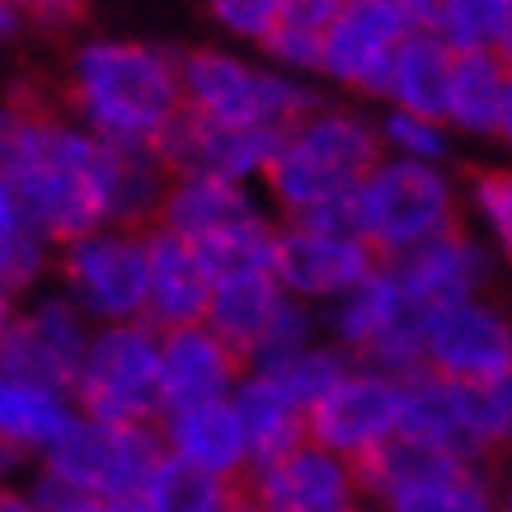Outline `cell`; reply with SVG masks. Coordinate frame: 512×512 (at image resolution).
<instances>
[{
  "label": "cell",
  "instance_id": "26",
  "mask_svg": "<svg viewBox=\"0 0 512 512\" xmlns=\"http://www.w3.org/2000/svg\"><path fill=\"white\" fill-rule=\"evenodd\" d=\"M141 498H146V512H240L245 508V484L217 480L207 470H193L165 456Z\"/></svg>",
  "mask_w": 512,
  "mask_h": 512
},
{
  "label": "cell",
  "instance_id": "22",
  "mask_svg": "<svg viewBox=\"0 0 512 512\" xmlns=\"http://www.w3.org/2000/svg\"><path fill=\"white\" fill-rule=\"evenodd\" d=\"M76 419H80L76 395L0 376V437H5V447L15 456H38L43 461L47 451L71 433Z\"/></svg>",
  "mask_w": 512,
  "mask_h": 512
},
{
  "label": "cell",
  "instance_id": "28",
  "mask_svg": "<svg viewBox=\"0 0 512 512\" xmlns=\"http://www.w3.org/2000/svg\"><path fill=\"white\" fill-rule=\"evenodd\" d=\"M456 395H461V414H466V428L475 437L480 461H489L494 451H508L512 447V376L508 381H480V386H461L456 381Z\"/></svg>",
  "mask_w": 512,
  "mask_h": 512
},
{
  "label": "cell",
  "instance_id": "2",
  "mask_svg": "<svg viewBox=\"0 0 512 512\" xmlns=\"http://www.w3.org/2000/svg\"><path fill=\"white\" fill-rule=\"evenodd\" d=\"M381 146L386 141L376 137V127L367 118H357L348 109H325L282 141V151L268 160L264 179L273 188V198L282 202L287 221H292L320 207V202L357 193L386 165Z\"/></svg>",
  "mask_w": 512,
  "mask_h": 512
},
{
  "label": "cell",
  "instance_id": "8",
  "mask_svg": "<svg viewBox=\"0 0 512 512\" xmlns=\"http://www.w3.org/2000/svg\"><path fill=\"white\" fill-rule=\"evenodd\" d=\"M66 287L85 301V311L109 325H141L151 306V259L146 240L123 231H99L80 245H66L57 259Z\"/></svg>",
  "mask_w": 512,
  "mask_h": 512
},
{
  "label": "cell",
  "instance_id": "46",
  "mask_svg": "<svg viewBox=\"0 0 512 512\" xmlns=\"http://www.w3.org/2000/svg\"><path fill=\"white\" fill-rule=\"evenodd\" d=\"M240 512H259V508H249V503H245V508H240Z\"/></svg>",
  "mask_w": 512,
  "mask_h": 512
},
{
  "label": "cell",
  "instance_id": "10",
  "mask_svg": "<svg viewBox=\"0 0 512 512\" xmlns=\"http://www.w3.org/2000/svg\"><path fill=\"white\" fill-rule=\"evenodd\" d=\"M404 381L353 367L320 404H311V442L362 466L367 456L400 437Z\"/></svg>",
  "mask_w": 512,
  "mask_h": 512
},
{
  "label": "cell",
  "instance_id": "7",
  "mask_svg": "<svg viewBox=\"0 0 512 512\" xmlns=\"http://www.w3.org/2000/svg\"><path fill=\"white\" fill-rule=\"evenodd\" d=\"M165 456L170 451H165L160 423L156 428H118V423H99L80 414L71 433L43 456V475L76 494L99 498V503H127V498L146 494V484L156 480Z\"/></svg>",
  "mask_w": 512,
  "mask_h": 512
},
{
  "label": "cell",
  "instance_id": "23",
  "mask_svg": "<svg viewBox=\"0 0 512 512\" xmlns=\"http://www.w3.org/2000/svg\"><path fill=\"white\" fill-rule=\"evenodd\" d=\"M254 202L245 198V188L235 179H212V174H198V179H174L165 202H160V231L179 235V240H207V235L235 231L254 221Z\"/></svg>",
  "mask_w": 512,
  "mask_h": 512
},
{
  "label": "cell",
  "instance_id": "3",
  "mask_svg": "<svg viewBox=\"0 0 512 512\" xmlns=\"http://www.w3.org/2000/svg\"><path fill=\"white\" fill-rule=\"evenodd\" d=\"M362 198V240L381 264H400L409 254L466 231L461 198L437 165L419 160H386L357 188Z\"/></svg>",
  "mask_w": 512,
  "mask_h": 512
},
{
  "label": "cell",
  "instance_id": "18",
  "mask_svg": "<svg viewBox=\"0 0 512 512\" xmlns=\"http://www.w3.org/2000/svg\"><path fill=\"white\" fill-rule=\"evenodd\" d=\"M245 381V362L226 348L207 325L174 329L160 339V386H165V414L193 409V404L231 400Z\"/></svg>",
  "mask_w": 512,
  "mask_h": 512
},
{
  "label": "cell",
  "instance_id": "30",
  "mask_svg": "<svg viewBox=\"0 0 512 512\" xmlns=\"http://www.w3.org/2000/svg\"><path fill=\"white\" fill-rule=\"evenodd\" d=\"M348 372H353V357L343 353V348H306V353L292 357V362H287L282 372H273V376H278L282 386H287L296 400L311 409V404L325 400L329 390L339 386ZM264 376H268V372H264Z\"/></svg>",
  "mask_w": 512,
  "mask_h": 512
},
{
  "label": "cell",
  "instance_id": "13",
  "mask_svg": "<svg viewBox=\"0 0 512 512\" xmlns=\"http://www.w3.org/2000/svg\"><path fill=\"white\" fill-rule=\"evenodd\" d=\"M423 367L442 381L480 386L512 376V320L489 301L437 315L423 329Z\"/></svg>",
  "mask_w": 512,
  "mask_h": 512
},
{
  "label": "cell",
  "instance_id": "33",
  "mask_svg": "<svg viewBox=\"0 0 512 512\" xmlns=\"http://www.w3.org/2000/svg\"><path fill=\"white\" fill-rule=\"evenodd\" d=\"M386 141L395 146V151H404V160H419V165H437V160L447 156V132L437 123H423V118H414V113H390L386 118Z\"/></svg>",
  "mask_w": 512,
  "mask_h": 512
},
{
  "label": "cell",
  "instance_id": "41",
  "mask_svg": "<svg viewBox=\"0 0 512 512\" xmlns=\"http://www.w3.org/2000/svg\"><path fill=\"white\" fill-rule=\"evenodd\" d=\"M494 52H498V62H503V66L512 71V10H508V24H503V38H498Z\"/></svg>",
  "mask_w": 512,
  "mask_h": 512
},
{
  "label": "cell",
  "instance_id": "11",
  "mask_svg": "<svg viewBox=\"0 0 512 512\" xmlns=\"http://www.w3.org/2000/svg\"><path fill=\"white\" fill-rule=\"evenodd\" d=\"M245 503L259 512H357L367 489L353 461L306 442L273 466L249 470Z\"/></svg>",
  "mask_w": 512,
  "mask_h": 512
},
{
  "label": "cell",
  "instance_id": "25",
  "mask_svg": "<svg viewBox=\"0 0 512 512\" xmlns=\"http://www.w3.org/2000/svg\"><path fill=\"white\" fill-rule=\"evenodd\" d=\"M508 80H512V71L498 62V52H466V57H456L451 127H461L470 137H498Z\"/></svg>",
  "mask_w": 512,
  "mask_h": 512
},
{
  "label": "cell",
  "instance_id": "45",
  "mask_svg": "<svg viewBox=\"0 0 512 512\" xmlns=\"http://www.w3.org/2000/svg\"><path fill=\"white\" fill-rule=\"evenodd\" d=\"M503 512H512V489H508V494H503Z\"/></svg>",
  "mask_w": 512,
  "mask_h": 512
},
{
  "label": "cell",
  "instance_id": "27",
  "mask_svg": "<svg viewBox=\"0 0 512 512\" xmlns=\"http://www.w3.org/2000/svg\"><path fill=\"white\" fill-rule=\"evenodd\" d=\"M512 0H437V24L433 33L442 43L466 57V52H494L508 24Z\"/></svg>",
  "mask_w": 512,
  "mask_h": 512
},
{
  "label": "cell",
  "instance_id": "32",
  "mask_svg": "<svg viewBox=\"0 0 512 512\" xmlns=\"http://www.w3.org/2000/svg\"><path fill=\"white\" fill-rule=\"evenodd\" d=\"M43 235L24 226V231H0V296L24 292L38 273H43Z\"/></svg>",
  "mask_w": 512,
  "mask_h": 512
},
{
  "label": "cell",
  "instance_id": "38",
  "mask_svg": "<svg viewBox=\"0 0 512 512\" xmlns=\"http://www.w3.org/2000/svg\"><path fill=\"white\" fill-rule=\"evenodd\" d=\"M24 226H33L29 217H24V207H19V193L5 179H0V231H24Z\"/></svg>",
  "mask_w": 512,
  "mask_h": 512
},
{
  "label": "cell",
  "instance_id": "37",
  "mask_svg": "<svg viewBox=\"0 0 512 512\" xmlns=\"http://www.w3.org/2000/svg\"><path fill=\"white\" fill-rule=\"evenodd\" d=\"M19 156H24V132H19L15 113L5 109V99H0V179H5V184H10Z\"/></svg>",
  "mask_w": 512,
  "mask_h": 512
},
{
  "label": "cell",
  "instance_id": "36",
  "mask_svg": "<svg viewBox=\"0 0 512 512\" xmlns=\"http://www.w3.org/2000/svg\"><path fill=\"white\" fill-rule=\"evenodd\" d=\"M29 494L43 512H113L109 503H99V498H90V494H76V489H66V484L47 480V475H38V484H33Z\"/></svg>",
  "mask_w": 512,
  "mask_h": 512
},
{
  "label": "cell",
  "instance_id": "39",
  "mask_svg": "<svg viewBox=\"0 0 512 512\" xmlns=\"http://www.w3.org/2000/svg\"><path fill=\"white\" fill-rule=\"evenodd\" d=\"M0 512H43L33 503V494H19V489H0Z\"/></svg>",
  "mask_w": 512,
  "mask_h": 512
},
{
  "label": "cell",
  "instance_id": "44",
  "mask_svg": "<svg viewBox=\"0 0 512 512\" xmlns=\"http://www.w3.org/2000/svg\"><path fill=\"white\" fill-rule=\"evenodd\" d=\"M357 512H395V508H386V503H372V498H367V503H362Z\"/></svg>",
  "mask_w": 512,
  "mask_h": 512
},
{
  "label": "cell",
  "instance_id": "5",
  "mask_svg": "<svg viewBox=\"0 0 512 512\" xmlns=\"http://www.w3.org/2000/svg\"><path fill=\"white\" fill-rule=\"evenodd\" d=\"M179 76H184V104L198 113L235 127H268L292 137L301 123H311L315 113H325L320 94L301 90L292 80L273 71L235 62L217 47H188L179 52Z\"/></svg>",
  "mask_w": 512,
  "mask_h": 512
},
{
  "label": "cell",
  "instance_id": "1",
  "mask_svg": "<svg viewBox=\"0 0 512 512\" xmlns=\"http://www.w3.org/2000/svg\"><path fill=\"white\" fill-rule=\"evenodd\" d=\"M71 113L94 137L118 146H151L160 127L184 109L179 52L151 43H90L66 66Z\"/></svg>",
  "mask_w": 512,
  "mask_h": 512
},
{
  "label": "cell",
  "instance_id": "20",
  "mask_svg": "<svg viewBox=\"0 0 512 512\" xmlns=\"http://www.w3.org/2000/svg\"><path fill=\"white\" fill-rule=\"evenodd\" d=\"M235 419L245 428L249 442V466H273L282 456H292L296 447L311 442V409L282 386L278 376L249 372L231 395Z\"/></svg>",
  "mask_w": 512,
  "mask_h": 512
},
{
  "label": "cell",
  "instance_id": "17",
  "mask_svg": "<svg viewBox=\"0 0 512 512\" xmlns=\"http://www.w3.org/2000/svg\"><path fill=\"white\" fill-rule=\"evenodd\" d=\"M141 240H146V259H151V306H146V325L160 329V334L207 325V311H212L217 287L207 278L193 240H179V235L160 231V226H151Z\"/></svg>",
  "mask_w": 512,
  "mask_h": 512
},
{
  "label": "cell",
  "instance_id": "40",
  "mask_svg": "<svg viewBox=\"0 0 512 512\" xmlns=\"http://www.w3.org/2000/svg\"><path fill=\"white\" fill-rule=\"evenodd\" d=\"M15 311H10V296H0V348H5V339H10V334H15Z\"/></svg>",
  "mask_w": 512,
  "mask_h": 512
},
{
  "label": "cell",
  "instance_id": "19",
  "mask_svg": "<svg viewBox=\"0 0 512 512\" xmlns=\"http://www.w3.org/2000/svg\"><path fill=\"white\" fill-rule=\"evenodd\" d=\"M160 437L165 451L174 461H184L193 470H207L217 480H235L245 484L249 466V442L245 428L235 419L231 400H212V404H193V409H170L160 419Z\"/></svg>",
  "mask_w": 512,
  "mask_h": 512
},
{
  "label": "cell",
  "instance_id": "42",
  "mask_svg": "<svg viewBox=\"0 0 512 512\" xmlns=\"http://www.w3.org/2000/svg\"><path fill=\"white\" fill-rule=\"evenodd\" d=\"M498 141L512 146V80H508V99H503V123H498Z\"/></svg>",
  "mask_w": 512,
  "mask_h": 512
},
{
  "label": "cell",
  "instance_id": "31",
  "mask_svg": "<svg viewBox=\"0 0 512 512\" xmlns=\"http://www.w3.org/2000/svg\"><path fill=\"white\" fill-rule=\"evenodd\" d=\"M207 5H212L221 29L254 38L259 47L282 29V15H287V0H207Z\"/></svg>",
  "mask_w": 512,
  "mask_h": 512
},
{
  "label": "cell",
  "instance_id": "15",
  "mask_svg": "<svg viewBox=\"0 0 512 512\" xmlns=\"http://www.w3.org/2000/svg\"><path fill=\"white\" fill-rule=\"evenodd\" d=\"M390 273L400 282L409 311L419 315L423 329H428V320H437V315L480 301L494 264H489V254L470 240V231H461V235H447V240L419 249V254H409L400 264H390Z\"/></svg>",
  "mask_w": 512,
  "mask_h": 512
},
{
  "label": "cell",
  "instance_id": "43",
  "mask_svg": "<svg viewBox=\"0 0 512 512\" xmlns=\"http://www.w3.org/2000/svg\"><path fill=\"white\" fill-rule=\"evenodd\" d=\"M15 461H19V456H15V451H10V447H5V437H0V475H5V470L15 466Z\"/></svg>",
  "mask_w": 512,
  "mask_h": 512
},
{
  "label": "cell",
  "instance_id": "4",
  "mask_svg": "<svg viewBox=\"0 0 512 512\" xmlns=\"http://www.w3.org/2000/svg\"><path fill=\"white\" fill-rule=\"evenodd\" d=\"M160 329L109 325L90 339V353L76 376V409L85 419L118 423V428H156L165 419V386H160Z\"/></svg>",
  "mask_w": 512,
  "mask_h": 512
},
{
  "label": "cell",
  "instance_id": "16",
  "mask_svg": "<svg viewBox=\"0 0 512 512\" xmlns=\"http://www.w3.org/2000/svg\"><path fill=\"white\" fill-rule=\"evenodd\" d=\"M381 268L386 264L362 240L315 235V231H301V226H282L278 231V282L296 296L357 292Z\"/></svg>",
  "mask_w": 512,
  "mask_h": 512
},
{
  "label": "cell",
  "instance_id": "29",
  "mask_svg": "<svg viewBox=\"0 0 512 512\" xmlns=\"http://www.w3.org/2000/svg\"><path fill=\"white\" fill-rule=\"evenodd\" d=\"M466 188L480 221L498 245V259L512 268V170L503 165H466Z\"/></svg>",
  "mask_w": 512,
  "mask_h": 512
},
{
  "label": "cell",
  "instance_id": "24",
  "mask_svg": "<svg viewBox=\"0 0 512 512\" xmlns=\"http://www.w3.org/2000/svg\"><path fill=\"white\" fill-rule=\"evenodd\" d=\"M278 287L282 282L273 278V273L217 282L212 311H207V329H212L245 367L254 362V353H259V343H264L268 325H273V315H278V306H282Z\"/></svg>",
  "mask_w": 512,
  "mask_h": 512
},
{
  "label": "cell",
  "instance_id": "34",
  "mask_svg": "<svg viewBox=\"0 0 512 512\" xmlns=\"http://www.w3.org/2000/svg\"><path fill=\"white\" fill-rule=\"evenodd\" d=\"M10 5H15L29 24H38L43 33L76 29V24H85V15H90V0H10Z\"/></svg>",
  "mask_w": 512,
  "mask_h": 512
},
{
  "label": "cell",
  "instance_id": "9",
  "mask_svg": "<svg viewBox=\"0 0 512 512\" xmlns=\"http://www.w3.org/2000/svg\"><path fill=\"white\" fill-rule=\"evenodd\" d=\"M287 132H268V127H235V123H217L198 113L193 104L174 113L170 123L160 127V137L151 141L156 160L170 170V179H245V174H264L268 160L282 151Z\"/></svg>",
  "mask_w": 512,
  "mask_h": 512
},
{
  "label": "cell",
  "instance_id": "12",
  "mask_svg": "<svg viewBox=\"0 0 512 512\" xmlns=\"http://www.w3.org/2000/svg\"><path fill=\"white\" fill-rule=\"evenodd\" d=\"M414 24L390 0H353L325 33V76L367 99H390V71Z\"/></svg>",
  "mask_w": 512,
  "mask_h": 512
},
{
  "label": "cell",
  "instance_id": "21",
  "mask_svg": "<svg viewBox=\"0 0 512 512\" xmlns=\"http://www.w3.org/2000/svg\"><path fill=\"white\" fill-rule=\"evenodd\" d=\"M451 80H456V52L433 29H414L390 71V104L442 127L451 123Z\"/></svg>",
  "mask_w": 512,
  "mask_h": 512
},
{
  "label": "cell",
  "instance_id": "6",
  "mask_svg": "<svg viewBox=\"0 0 512 512\" xmlns=\"http://www.w3.org/2000/svg\"><path fill=\"white\" fill-rule=\"evenodd\" d=\"M357 475L372 503H386L395 512H503V494L484 466L456 461L409 437L386 442L357 466Z\"/></svg>",
  "mask_w": 512,
  "mask_h": 512
},
{
  "label": "cell",
  "instance_id": "14",
  "mask_svg": "<svg viewBox=\"0 0 512 512\" xmlns=\"http://www.w3.org/2000/svg\"><path fill=\"white\" fill-rule=\"evenodd\" d=\"M85 353H90V334H85V320H80L76 306L43 301L5 339L0 376H15V381H33V386H52L71 395Z\"/></svg>",
  "mask_w": 512,
  "mask_h": 512
},
{
  "label": "cell",
  "instance_id": "35",
  "mask_svg": "<svg viewBox=\"0 0 512 512\" xmlns=\"http://www.w3.org/2000/svg\"><path fill=\"white\" fill-rule=\"evenodd\" d=\"M353 0H287V15H282V29H301L325 38L334 29V19L348 10Z\"/></svg>",
  "mask_w": 512,
  "mask_h": 512
}]
</instances>
